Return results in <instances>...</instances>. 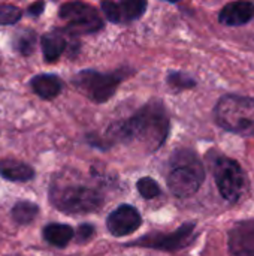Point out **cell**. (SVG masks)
Here are the masks:
<instances>
[{"label":"cell","mask_w":254,"mask_h":256,"mask_svg":"<svg viewBox=\"0 0 254 256\" xmlns=\"http://www.w3.org/2000/svg\"><path fill=\"white\" fill-rule=\"evenodd\" d=\"M169 134V117L160 100L144 105L126 122L114 123L108 129V138L115 142H136L147 152L159 150Z\"/></svg>","instance_id":"cell-1"},{"label":"cell","mask_w":254,"mask_h":256,"mask_svg":"<svg viewBox=\"0 0 254 256\" xmlns=\"http://www.w3.org/2000/svg\"><path fill=\"white\" fill-rule=\"evenodd\" d=\"M205 180V170L199 158L192 150H178L174 153L169 164L168 186L178 198L195 195Z\"/></svg>","instance_id":"cell-2"},{"label":"cell","mask_w":254,"mask_h":256,"mask_svg":"<svg viewBox=\"0 0 254 256\" xmlns=\"http://www.w3.org/2000/svg\"><path fill=\"white\" fill-rule=\"evenodd\" d=\"M49 200L55 208L67 214L93 213L103 204V196L96 188L75 182L54 183L49 190Z\"/></svg>","instance_id":"cell-3"},{"label":"cell","mask_w":254,"mask_h":256,"mask_svg":"<svg viewBox=\"0 0 254 256\" xmlns=\"http://www.w3.org/2000/svg\"><path fill=\"white\" fill-rule=\"evenodd\" d=\"M216 120L223 129L243 136H254V99L229 94L219 100Z\"/></svg>","instance_id":"cell-4"},{"label":"cell","mask_w":254,"mask_h":256,"mask_svg":"<svg viewBox=\"0 0 254 256\" xmlns=\"http://www.w3.org/2000/svg\"><path fill=\"white\" fill-rule=\"evenodd\" d=\"M213 172L217 189L228 202H238L247 188V176L241 165L226 156H219L213 162Z\"/></svg>","instance_id":"cell-5"},{"label":"cell","mask_w":254,"mask_h":256,"mask_svg":"<svg viewBox=\"0 0 254 256\" xmlns=\"http://www.w3.org/2000/svg\"><path fill=\"white\" fill-rule=\"evenodd\" d=\"M120 72L121 70L112 74H102L97 70H81L73 76L72 81L75 87L90 100L96 104H103L114 96L115 90L123 81L124 74Z\"/></svg>","instance_id":"cell-6"},{"label":"cell","mask_w":254,"mask_h":256,"mask_svg":"<svg viewBox=\"0 0 254 256\" xmlns=\"http://www.w3.org/2000/svg\"><path fill=\"white\" fill-rule=\"evenodd\" d=\"M58 15L67 22L69 30L73 33H96L103 27V21L99 12L81 0L63 3Z\"/></svg>","instance_id":"cell-7"},{"label":"cell","mask_w":254,"mask_h":256,"mask_svg":"<svg viewBox=\"0 0 254 256\" xmlns=\"http://www.w3.org/2000/svg\"><path fill=\"white\" fill-rule=\"evenodd\" d=\"M196 238V225L195 224H184L178 230L169 234L153 232L145 237L138 238L136 242L130 243L129 246H141L150 249H159L166 252H174L187 248Z\"/></svg>","instance_id":"cell-8"},{"label":"cell","mask_w":254,"mask_h":256,"mask_svg":"<svg viewBox=\"0 0 254 256\" xmlns=\"http://www.w3.org/2000/svg\"><path fill=\"white\" fill-rule=\"evenodd\" d=\"M102 12L115 24H124L141 18L147 9V0H103Z\"/></svg>","instance_id":"cell-9"},{"label":"cell","mask_w":254,"mask_h":256,"mask_svg":"<svg viewBox=\"0 0 254 256\" xmlns=\"http://www.w3.org/2000/svg\"><path fill=\"white\" fill-rule=\"evenodd\" d=\"M142 224L139 212L132 206L117 207L106 219V228L114 237H124L135 232Z\"/></svg>","instance_id":"cell-10"},{"label":"cell","mask_w":254,"mask_h":256,"mask_svg":"<svg viewBox=\"0 0 254 256\" xmlns=\"http://www.w3.org/2000/svg\"><path fill=\"white\" fill-rule=\"evenodd\" d=\"M229 252L232 256H254V219L232 226L229 231Z\"/></svg>","instance_id":"cell-11"},{"label":"cell","mask_w":254,"mask_h":256,"mask_svg":"<svg viewBox=\"0 0 254 256\" xmlns=\"http://www.w3.org/2000/svg\"><path fill=\"white\" fill-rule=\"evenodd\" d=\"M254 16V3L238 0L226 4L220 12V22L225 26H244Z\"/></svg>","instance_id":"cell-12"},{"label":"cell","mask_w":254,"mask_h":256,"mask_svg":"<svg viewBox=\"0 0 254 256\" xmlns=\"http://www.w3.org/2000/svg\"><path fill=\"white\" fill-rule=\"evenodd\" d=\"M31 90L45 100H51L54 98H57L63 88V81L55 76V75H49V74H42V75H36L31 81H30Z\"/></svg>","instance_id":"cell-13"},{"label":"cell","mask_w":254,"mask_h":256,"mask_svg":"<svg viewBox=\"0 0 254 256\" xmlns=\"http://www.w3.org/2000/svg\"><path fill=\"white\" fill-rule=\"evenodd\" d=\"M40 45H42L43 58L46 62L52 63L66 50L67 40H66V36H64V33L61 30H51V32H48V33H45L42 36Z\"/></svg>","instance_id":"cell-14"},{"label":"cell","mask_w":254,"mask_h":256,"mask_svg":"<svg viewBox=\"0 0 254 256\" xmlns=\"http://www.w3.org/2000/svg\"><path fill=\"white\" fill-rule=\"evenodd\" d=\"M0 176L9 182H28L34 177V171L24 162L15 159H3L0 160Z\"/></svg>","instance_id":"cell-15"},{"label":"cell","mask_w":254,"mask_h":256,"mask_svg":"<svg viewBox=\"0 0 254 256\" xmlns=\"http://www.w3.org/2000/svg\"><path fill=\"white\" fill-rule=\"evenodd\" d=\"M73 237L75 231L69 225L51 224L43 228V238L55 248H66Z\"/></svg>","instance_id":"cell-16"},{"label":"cell","mask_w":254,"mask_h":256,"mask_svg":"<svg viewBox=\"0 0 254 256\" xmlns=\"http://www.w3.org/2000/svg\"><path fill=\"white\" fill-rule=\"evenodd\" d=\"M39 213V208L36 204L30 201H19L12 207V218L16 224H30Z\"/></svg>","instance_id":"cell-17"},{"label":"cell","mask_w":254,"mask_h":256,"mask_svg":"<svg viewBox=\"0 0 254 256\" xmlns=\"http://www.w3.org/2000/svg\"><path fill=\"white\" fill-rule=\"evenodd\" d=\"M15 50L22 56H30L36 46V33L33 30H21L15 38Z\"/></svg>","instance_id":"cell-18"},{"label":"cell","mask_w":254,"mask_h":256,"mask_svg":"<svg viewBox=\"0 0 254 256\" xmlns=\"http://www.w3.org/2000/svg\"><path fill=\"white\" fill-rule=\"evenodd\" d=\"M138 192L141 194L142 198L145 200H153L156 196L160 195V186L157 184L156 180H153L151 177H144L138 182Z\"/></svg>","instance_id":"cell-19"},{"label":"cell","mask_w":254,"mask_h":256,"mask_svg":"<svg viewBox=\"0 0 254 256\" xmlns=\"http://www.w3.org/2000/svg\"><path fill=\"white\" fill-rule=\"evenodd\" d=\"M22 12L13 4H0V26H12L18 22Z\"/></svg>","instance_id":"cell-20"},{"label":"cell","mask_w":254,"mask_h":256,"mask_svg":"<svg viewBox=\"0 0 254 256\" xmlns=\"http://www.w3.org/2000/svg\"><path fill=\"white\" fill-rule=\"evenodd\" d=\"M168 84L175 88H190L195 87V80H192L189 75L183 72H171L168 75Z\"/></svg>","instance_id":"cell-21"},{"label":"cell","mask_w":254,"mask_h":256,"mask_svg":"<svg viewBox=\"0 0 254 256\" xmlns=\"http://www.w3.org/2000/svg\"><path fill=\"white\" fill-rule=\"evenodd\" d=\"M94 234V228L91 225H81L79 230L75 232V236L78 237V242H87L91 236Z\"/></svg>","instance_id":"cell-22"},{"label":"cell","mask_w":254,"mask_h":256,"mask_svg":"<svg viewBox=\"0 0 254 256\" xmlns=\"http://www.w3.org/2000/svg\"><path fill=\"white\" fill-rule=\"evenodd\" d=\"M43 8H45V3H43V2H34L33 4L28 6L27 14H28V15H33V16L40 15V14L43 12Z\"/></svg>","instance_id":"cell-23"},{"label":"cell","mask_w":254,"mask_h":256,"mask_svg":"<svg viewBox=\"0 0 254 256\" xmlns=\"http://www.w3.org/2000/svg\"><path fill=\"white\" fill-rule=\"evenodd\" d=\"M166 2H172V3H175V2H180V0H166Z\"/></svg>","instance_id":"cell-24"}]
</instances>
